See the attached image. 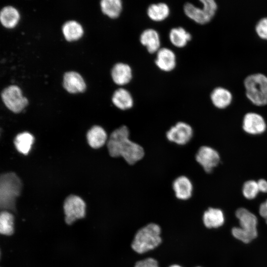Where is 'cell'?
Segmentation results:
<instances>
[{
	"label": "cell",
	"mask_w": 267,
	"mask_h": 267,
	"mask_svg": "<svg viewBox=\"0 0 267 267\" xmlns=\"http://www.w3.org/2000/svg\"><path fill=\"white\" fill-rule=\"evenodd\" d=\"M106 148L110 157L121 158L131 166L141 161L145 155L144 148L130 138V130L125 125L110 133Z\"/></svg>",
	"instance_id": "1"
},
{
	"label": "cell",
	"mask_w": 267,
	"mask_h": 267,
	"mask_svg": "<svg viewBox=\"0 0 267 267\" xmlns=\"http://www.w3.org/2000/svg\"><path fill=\"white\" fill-rule=\"evenodd\" d=\"M162 242L161 228L157 223H149L136 232L131 247L138 254H145L158 247Z\"/></svg>",
	"instance_id": "2"
},
{
	"label": "cell",
	"mask_w": 267,
	"mask_h": 267,
	"mask_svg": "<svg viewBox=\"0 0 267 267\" xmlns=\"http://www.w3.org/2000/svg\"><path fill=\"white\" fill-rule=\"evenodd\" d=\"M239 226L234 227L231 233L236 239L244 243H248L257 237L258 219L255 214L248 209L241 207L235 212Z\"/></svg>",
	"instance_id": "3"
},
{
	"label": "cell",
	"mask_w": 267,
	"mask_h": 267,
	"mask_svg": "<svg viewBox=\"0 0 267 267\" xmlns=\"http://www.w3.org/2000/svg\"><path fill=\"white\" fill-rule=\"evenodd\" d=\"M245 94L254 105H267V76L261 73L249 75L244 80Z\"/></svg>",
	"instance_id": "4"
},
{
	"label": "cell",
	"mask_w": 267,
	"mask_h": 267,
	"mask_svg": "<svg viewBox=\"0 0 267 267\" xmlns=\"http://www.w3.org/2000/svg\"><path fill=\"white\" fill-rule=\"evenodd\" d=\"M20 178L14 172L2 174L0 177V205L3 207L13 206L14 200L22 188Z\"/></svg>",
	"instance_id": "5"
},
{
	"label": "cell",
	"mask_w": 267,
	"mask_h": 267,
	"mask_svg": "<svg viewBox=\"0 0 267 267\" xmlns=\"http://www.w3.org/2000/svg\"><path fill=\"white\" fill-rule=\"evenodd\" d=\"M201 7L186 2L183 7L186 15L196 23L204 25L210 22L215 16L218 6L214 0H200Z\"/></svg>",
	"instance_id": "6"
},
{
	"label": "cell",
	"mask_w": 267,
	"mask_h": 267,
	"mask_svg": "<svg viewBox=\"0 0 267 267\" xmlns=\"http://www.w3.org/2000/svg\"><path fill=\"white\" fill-rule=\"evenodd\" d=\"M195 160L205 173L210 174L220 164L221 157L214 148L208 145H202L198 149Z\"/></svg>",
	"instance_id": "7"
},
{
	"label": "cell",
	"mask_w": 267,
	"mask_h": 267,
	"mask_svg": "<svg viewBox=\"0 0 267 267\" xmlns=\"http://www.w3.org/2000/svg\"><path fill=\"white\" fill-rule=\"evenodd\" d=\"M1 97L6 107L15 113L22 111L28 103L27 98L22 95L21 89L16 85H10L4 89Z\"/></svg>",
	"instance_id": "8"
},
{
	"label": "cell",
	"mask_w": 267,
	"mask_h": 267,
	"mask_svg": "<svg viewBox=\"0 0 267 267\" xmlns=\"http://www.w3.org/2000/svg\"><path fill=\"white\" fill-rule=\"evenodd\" d=\"M194 134V130L190 124L179 121L167 131L166 136L169 142L179 146H184L191 141Z\"/></svg>",
	"instance_id": "9"
},
{
	"label": "cell",
	"mask_w": 267,
	"mask_h": 267,
	"mask_svg": "<svg viewBox=\"0 0 267 267\" xmlns=\"http://www.w3.org/2000/svg\"><path fill=\"white\" fill-rule=\"evenodd\" d=\"M66 222L70 224L78 219L84 217L86 213V204L79 196L71 195L64 201L63 205Z\"/></svg>",
	"instance_id": "10"
},
{
	"label": "cell",
	"mask_w": 267,
	"mask_h": 267,
	"mask_svg": "<svg viewBox=\"0 0 267 267\" xmlns=\"http://www.w3.org/2000/svg\"><path fill=\"white\" fill-rule=\"evenodd\" d=\"M242 128L246 134L257 135L266 132L267 125L262 115L254 112H249L246 113L243 118Z\"/></svg>",
	"instance_id": "11"
},
{
	"label": "cell",
	"mask_w": 267,
	"mask_h": 267,
	"mask_svg": "<svg viewBox=\"0 0 267 267\" xmlns=\"http://www.w3.org/2000/svg\"><path fill=\"white\" fill-rule=\"evenodd\" d=\"M172 188L177 199L187 201L192 197L194 187L192 180L188 177L181 175L174 179Z\"/></svg>",
	"instance_id": "12"
},
{
	"label": "cell",
	"mask_w": 267,
	"mask_h": 267,
	"mask_svg": "<svg viewBox=\"0 0 267 267\" xmlns=\"http://www.w3.org/2000/svg\"><path fill=\"white\" fill-rule=\"evenodd\" d=\"M202 222L207 229L217 228L222 226L224 222L222 211L219 208L208 207L203 213Z\"/></svg>",
	"instance_id": "13"
},
{
	"label": "cell",
	"mask_w": 267,
	"mask_h": 267,
	"mask_svg": "<svg viewBox=\"0 0 267 267\" xmlns=\"http://www.w3.org/2000/svg\"><path fill=\"white\" fill-rule=\"evenodd\" d=\"M63 86L69 92H82L86 89V84L82 76L77 72L69 71L63 76Z\"/></svg>",
	"instance_id": "14"
},
{
	"label": "cell",
	"mask_w": 267,
	"mask_h": 267,
	"mask_svg": "<svg viewBox=\"0 0 267 267\" xmlns=\"http://www.w3.org/2000/svg\"><path fill=\"white\" fill-rule=\"evenodd\" d=\"M210 99L216 108L224 109L231 104L233 95L228 89L222 87H217L212 91L210 94Z\"/></svg>",
	"instance_id": "15"
},
{
	"label": "cell",
	"mask_w": 267,
	"mask_h": 267,
	"mask_svg": "<svg viewBox=\"0 0 267 267\" xmlns=\"http://www.w3.org/2000/svg\"><path fill=\"white\" fill-rule=\"evenodd\" d=\"M108 137L105 130L98 125L92 126L87 134L88 142L94 149L100 148L106 144Z\"/></svg>",
	"instance_id": "16"
},
{
	"label": "cell",
	"mask_w": 267,
	"mask_h": 267,
	"mask_svg": "<svg viewBox=\"0 0 267 267\" xmlns=\"http://www.w3.org/2000/svg\"><path fill=\"white\" fill-rule=\"evenodd\" d=\"M155 64L157 67L164 71H171L176 64V56L171 49L162 48L157 51Z\"/></svg>",
	"instance_id": "17"
},
{
	"label": "cell",
	"mask_w": 267,
	"mask_h": 267,
	"mask_svg": "<svg viewBox=\"0 0 267 267\" xmlns=\"http://www.w3.org/2000/svg\"><path fill=\"white\" fill-rule=\"evenodd\" d=\"M112 101L117 109L123 111L131 109L134 103L131 93L123 88H120L114 91L112 97Z\"/></svg>",
	"instance_id": "18"
},
{
	"label": "cell",
	"mask_w": 267,
	"mask_h": 267,
	"mask_svg": "<svg viewBox=\"0 0 267 267\" xmlns=\"http://www.w3.org/2000/svg\"><path fill=\"white\" fill-rule=\"evenodd\" d=\"M111 77L114 82L117 85H125L129 83L132 79V69L127 64L118 63L112 69Z\"/></svg>",
	"instance_id": "19"
},
{
	"label": "cell",
	"mask_w": 267,
	"mask_h": 267,
	"mask_svg": "<svg viewBox=\"0 0 267 267\" xmlns=\"http://www.w3.org/2000/svg\"><path fill=\"white\" fill-rule=\"evenodd\" d=\"M140 42L146 46L150 53L157 52L160 49V41L158 33L155 30L147 29L140 35Z\"/></svg>",
	"instance_id": "20"
},
{
	"label": "cell",
	"mask_w": 267,
	"mask_h": 267,
	"mask_svg": "<svg viewBox=\"0 0 267 267\" xmlns=\"http://www.w3.org/2000/svg\"><path fill=\"white\" fill-rule=\"evenodd\" d=\"M62 30L65 39L68 41L77 40L83 34L82 26L74 20L66 22L62 26Z\"/></svg>",
	"instance_id": "21"
},
{
	"label": "cell",
	"mask_w": 267,
	"mask_h": 267,
	"mask_svg": "<svg viewBox=\"0 0 267 267\" xmlns=\"http://www.w3.org/2000/svg\"><path fill=\"white\" fill-rule=\"evenodd\" d=\"M19 18L18 11L11 6L3 7L0 12V20L2 25L6 28H12L17 24Z\"/></svg>",
	"instance_id": "22"
},
{
	"label": "cell",
	"mask_w": 267,
	"mask_h": 267,
	"mask_svg": "<svg viewBox=\"0 0 267 267\" xmlns=\"http://www.w3.org/2000/svg\"><path fill=\"white\" fill-rule=\"evenodd\" d=\"M34 140L32 134L28 132H23L16 136L14 144L19 152L27 155L31 148Z\"/></svg>",
	"instance_id": "23"
},
{
	"label": "cell",
	"mask_w": 267,
	"mask_h": 267,
	"mask_svg": "<svg viewBox=\"0 0 267 267\" xmlns=\"http://www.w3.org/2000/svg\"><path fill=\"white\" fill-rule=\"evenodd\" d=\"M148 17L154 21H161L169 15L170 9L165 3H158L150 5L147 10Z\"/></svg>",
	"instance_id": "24"
},
{
	"label": "cell",
	"mask_w": 267,
	"mask_h": 267,
	"mask_svg": "<svg viewBox=\"0 0 267 267\" xmlns=\"http://www.w3.org/2000/svg\"><path fill=\"white\" fill-rule=\"evenodd\" d=\"M169 37L172 44L178 47H184L191 39V35L182 27L172 29Z\"/></svg>",
	"instance_id": "25"
},
{
	"label": "cell",
	"mask_w": 267,
	"mask_h": 267,
	"mask_svg": "<svg viewBox=\"0 0 267 267\" xmlns=\"http://www.w3.org/2000/svg\"><path fill=\"white\" fill-rule=\"evenodd\" d=\"M102 12L111 18L118 17L122 9L121 0H102L100 2Z\"/></svg>",
	"instance_id": "26"
},
{
	"label": "cell",
	"mask_w": 267,
	"mask_h": 267,
	"mask_svg": "<svg viewBox=\"0 0 267 267\" xmlns=\"http://www.w3.org/2000/svg\"><path fill=\"white\" fill-rule=\"evenodd\" d=\"M14 218L7 211H3L0 215V232L5 235H10L14 231Z\"/></svg>",
	"instance_id": "27"
},
{
	"label": "cell",
	"mask_w": 267,
	"mask_h": 267,
	"mask_svg": "<svg viewBox=\"0 0 267 267\" xmlns=\"http://www.w3.org/2000/svg\"><path fill=\"white\" fill-rule=\"evenodd\" d=\"M259 192L257 181L253 179L248 180L245 181L242 185V194L248 200L255 199Z\"/></svg>",
	"instance_id": "28"
},
{
	"label": "cell",
	"mask_w": 267,
	"mask_h": 267,
	"mask_svg": "<svg viewBox=\"0 0 267 267\" xmlns=\"http://www.w3.org/2000/svg\"><path fill=\"white\" fill-rule=\"evenodd\" d=\"M256 33L262 40L267 41V16L261 18L255 27Z\"/></svg>",
	"instance_id": "29"
},
{
	"label": "cell",
	"mask_w": 267,
	"mask_h": 267,
	"mask_svg": "<svg viewBox=\"0 0 267 267\" xmlns=\"http://www.w3.org/2000/svg\"><path fill=\"white\" fill-rule=\"evenodd\" d=\"M134 267H160L158 261L152 257H148L137 261Z\"/></svg>",
	"instance_id": "30"
},
{
	"label": "cell",
	"mask_w": 267,
	"mask_h": 267,
	"mask_svg": "<svg viewBox=\"0 0 267 267\" xmlns=\"http://www.w3.org/2000/svg\"><path fill=\"white\" fill-rule=\"evenodd\" d=\"M259 213L260 215L266 220L267 224V199L260 205Z\"/></svg>",
	"instance_id": "31"
},
{
	"label": "cell",
	"mask_w": 267,
	"mask_h": 267,
	"mask_svg": "<svg viewBox=\"0 0 267 267\" xmlns=\"http://www.w3.org/2000/svg\"><path fill=\"white\" fill-rule=\"evenodd\" d=\"M260 192L267 193V180L264 178L259 179L257 181Z\"/></svg>",
	"instance_id": "32"
},
{
	"label": "cell",
	"mask_w": 267,
	"mask_h": 267,
	"mask_svg": "<svg viewBox=\"0 0 267 267\" xmlns=\"http://www.w3.org/2000/svg\"><path fill=\"white\" fill-rule=\"evenodd\" d=\"M169 267H182L178 264H173L170 266Z\"/></svg>",
	"instance_id": "33"
},
{
	"label": "cell",
	"mask_w": 267,
	"mask_h": 267,
	"mask_svg": "<svg viewBox=\"0 0 267 267\" xmlns=\"http://www.w3.org/2000/svg\"><path fill=\"white\" fill-rule=\"evenodd\" d=\"M201 267V266H197V267Z\"/></svg>",
	"instance_id": "34"
}]
</instances>
